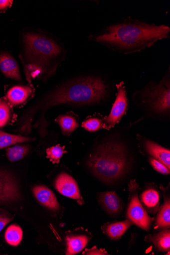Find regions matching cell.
<instances>
[{"label":"cell","mask_w":170,"mask_h":255,"mask_svg":"<svg viewBox=\"0 0 170 255\" xmlns=\"http://www.w3.org/2000/svg\"><path fill=\"white\" fill-rule=\"evenodd\" d=\"M110 129L97 139L86 166L103 183L117 186L131 180L139 165V149L130 127Z\"/></svg>","instance_id":"obj_1"},{"label":"cell","mask_w":170,"mask_h":255,"mask_svg":"<svg viewBox=\"0 0 170 255\" xmlns=\"http://www.w3.org/2000/svg\"><path fill=\"white\" fill-rule=\"evenodd\" d=\"M170 28L130 17L121 19L102 31L95 40L113 51L131 54L151 48L169 36Z\"/></svg>","instance_id":"obj_2"},{"label":"cell","mask_w":170,"mask_h":255,"mask_svg":"<svg viewBox=\"0 0 170 255\" xmlns=\"http://www.w3.org/2000/svg\"><path fill=\"white\" fill-rule=\"evenodd\" d=\"M111 91L110 84L103 76L76 78L54 89L30 112L60 105L83 106L101 104L108 100Z\"/></svg>","instance_id":"obj_3"},{"label":"cell","mask_w":170,"mask_h":255,"mask_svg":"<svg viewBox=\"0 0 170 255\" xmlns=\"http://www.w3.org/2000/svg\"><path fill=\"white\" fill-rule=\"evenodd\" d=\"M132 100L144 113V117L140 120L152 119L169 121L170 119V67L160 81H150L142 89L135 91Z\"/></svg>","instance_id":"obj_4"},{"label":"cell","mask_w":170,"mask_h":255,"mask_svg":"<svg viewBox=\"0 0 170 255\" xmlns=\"http://www.w3.org/2000/svg\"><path fill=\"white\" fill-rule=\"evenodd\" d=\"M26 53L35 61L47 63L61 60L63 50L62 46L53 39L43 35L28 33L23 37Z\"/></svg>","instance_id":"obj_5"},{"label":"cell","mask_w":170,"mask_h":255,"mask_svg":"<svg viewBox=\"0 0 170 255\" xmlns=\"http://www.w3.org/2000/svg\"><path fill=\"white\" fill-rule=\"evenodd\" d=\"M139 185L135 179L129 183V198L126 217L133 224L149 231L155 221L151 218L141 203L138 195Z\"/></svg>","instance_id":"obj_6"},{"label":"cell","mask_w":170,"mask_h":255,"mask_svg":"<svg viewBox=\"0 0 170 255\" xmlns=\"http://www.w3.org/2000/svg\"><path fill=\"white\" fill-rule=\"evenodd\" d=\"M117 93L115 101L109 115L104 118L103 128L107 130L113 128L126 114L129 101L127 91L124 82L116 85Z\"/></svg>","instance_id":"obj_7"},{"label":"cell","mask_w":170,"mask_h":255,"mask_svg":"<svg viewBox=\"0 0 170 255\" xmlns=\"http://www.w3.org/2000/svg\"><path fill=\"white\" fill-rule=\"evenodd\" d=\"M139 151L144 155L152 157L170 169V151L147 137L137 134Z\"/></svg>","instance_id":"obj_8"},{"label":"cell","mask_w":170,"mask_h":255,"mask_svg":"<svg viewBox=\"0 0 170 255\" xmlns=\"http://www.w3.org/2000/svg\"><path fill=\"white\" fill-rule=\"evenodd\" d=\"M20 198L15 178L8 172L0 170V203L15 202Z\"/></svg>","instance_id":"obj_9"},{"label":"cell","mask_w":170,"mask_h":255,"mask_svg":"<svg viewBox=\"0 0 170 255\" xmlns=\"http://www.w3.org/2000/svg\"><path fill=\"white\" fill-rule=\"evenodd\" d=\"M140 201L147 213L156 215L160 207L161 196L159 190L154 183H146L145 188L141 191Z\"/></svg>","instance_id":"obj_10"},{"label":"cell","mask_w":170,"mask_h":255,"mask_svg":"<svg viewBox=\"0 0 170 255\" xmlns=\"http://www.w3.org/2000/svg\"><path fill=\"white\" fill-rule=\"evenodd\" d=\"M97 199L105 212L112 218L118 217L123 212L124 202L115 192L99 193Z\"/></svg>","instance_id":"obj_11"},{"label":"cell","mask_w":170,"mask_h":255,"mask_svg":"<svg viewBox=\"0 0 170 255\" xmlns=\"http://www.w3.org/2000/svg\"><path fill=\"white\" fill-rule=\"evenodd\" d=\"M55 187L57 191L63 196L83 201L77 182L68 174L65 172L60 173L55 180Z\"/></svg>","instance_id":"obj_12"},{"label":"cell","mask_w":170,"mask_h":255,"mask_svg":"<svg viewBox=\"0 0 170 255\" xmlns=\"http://www.w3.org/2000/svg\"><path fill=\"white\" fill-rule=\"evenodd\" d=\"M161 189L163 192L164 202L160 207L158 214L154 225L156 232L169 229L170 227V197L168 190L161 185Z\"/></svg>","instance_id":"obj_13"},{"label":"cell","mask_w":170,"mask_h":255,"mask_svg":"<svg viewBox=\"0 0 170 255\" xmlns=\"http://www.w3.org/2000/svg\"><path fill=\"white\" fill-rule=\"evenodd\" d=\"M33 192L37 200L48 209L54 212L60 211V204L51 190L42 185H38L33 188Z\"/></svg>","instance_id":"obj_14"},{"label":"cell","mask_w":170,"mask_h":255,"mask_svg":"<svg viewBox=\"0 0 170 255\" xmlns=\"http://www.w3.org/2000/svg\"><path fill=\"white\" fill-rule=\"evenodd\" d=\"M133 224L127 219L105 224L102 227L103 233L110 240L118 241L122 237Z\"/></svg>","instance_id":"obj_15"},{"label":"cell","mask_w":170,"mask_h":255,"mask_svg":"<svg viewBox=\"0 0 170 255\" xmlns=\"http://www.w3.org/2000/svg\"><path fill=\"white\" fill-rule=\"evenodd\" d=\"M145 241L153 246L159 252H170V228L159 231L158 233L145 237Z\"/></svg>","instance_id":"obj_16"},{"label":"cell","mask_w":170,"mask_h":255,"mask_svg":"<svg viewBox=\"0 0 170 255\" xmlns=\"http://www.w3.org/2000/svg\"><path fill=\"white\" fill-rule=\"evenodd\" d=\"M0 69L6 77L17 81L21 80L17 63L9 54H0Z\"/></svg>","instance_id":"obj_17"},{"label":"cell","mask_w":170,"mask_h":255,"mask_svg":"<svg viewBox=\"0 0 170 255\" xmlns=\"http://www.w3.org/2000/svg\"><path fill=\"white\" fill-rule=\"evenodd\" d=\"M90 238L85 235H68L66 238L67 250L66 255H76L81 252L87 246Z\"/></svg>","instance_id":"obj_18"},{"label":"cell","mask_w":170,"mask_h":255,"mask_svg":"<svg viewBox=\"0 0 170 255\" xmlns=\"http://www.w3.org/2000/svg\"><path fill=\"white\" fill-rule=\"evenodd\" d=\"M32 93V90L28 86H16L9 90L7 98L11 105L16 106L25 103Z\"/></svg>","instance_id":"obj_19"},{"label":"cell","mask_w":170,"mask_h":255,"mask_svg":"<svg viewBox=\"0 0 170 255\" xmlns=\"http://www.w3.org/2000/svg\"><path fill=\"white\" fill-rule=\"evenodd\" d=\"M56 122L59 125L62 134L65 136H69L79 127L77 117L72 113L59 116L56 119Z\"/></svg>","instance_id":"obj_20"},{"label":"cell","mask_w":170,"mask_h":255,"mask_svg":"<svg viewBox=\"0 0 170 255\" xmlns=\"http://www.w3.org/2000/svg\"><path fill=\"white\" fill-rule=\"evenodd\" d=\"M34 140L35 138L20 135L11 134L0 131V149H3L18 143L32 141Z\"/></svg>","instance_id":"obj_21"},{"label":"cell","mask_w":170,"mask_h":255,"mask_svg":"<svg viewBox=\"0 0 170 255\" xmlns=\"http://www.w3.org/2000/svg\"><path fill=\"white\" fill-rule=\"evenodd\" d=\"M5 240L11 246H18L22 238V231L20 227L17 225L10 226L5 233Z\"/></svg>","instance_id":"obj_22"},{"label":"cell","mask_w":170,"mask_h":255,"mask_svg":"<svg viewBox=\"0 0 170 255\" xmlns=\"http://www.w3.org/2000/svg\"><path fill=\"white\" fill-rule=\"evenodd\" d=\"M29 148L25 145H16L7 149V158L11 162L22 159L28 154Z\"/></svg>","instance_id":"obj_23"},{"label":"cell","mask_w":170,"mask_h":255,"mask_svg":"<svg viewBox=\"0 0 170 255\" xmlns=\"http://www.w3.org/2000/svg\"><path fill=\"white\" fill-rule=\"evenodd\" d=\"M103 119L102 116L98 115L85 121L82 126L87 131L94 132L103 128Z\"/></svg>","instance_id":"obj_24"},{"label":"cell","mask_w":170,"mask_h":255,"mask_svg":"<svg viewBox=\"0 0 170 255\" xmlns=\"http://www.w3.org/2000/svg\"><path fill=\"white\" fill-rule=\"evenodd\" d=\"M46 152L47 157L49 158L53 164H58L63 154L66 151L64 150V147L58 145L48 148L46 149Z\"/></svg>","instance_id":"obj_25"},{"label":"cell","mask_w":170,"mask_h":255,"mask_svg":"<svg viewBox=\"0 0 170 255\" xmlns=\"http://www.w3.org/2000/svg\"><path fill=\"white\" fill-rule=\"evenodd\" d=\"M10 118V110L8 105L4 101H0V128L8 125Z\"/></svg>","instance_id":"obj_26"},{"label":"cell","mask_w":170,"mask_h":255,"mask_svg":"<svg viewBox=\"0 0 170 255\" xmlns=\"http://www.w3.org/2000/svg\"><path fill=\"white\" fill-rule=\"evenodd\" d=\"M148 161L152 167L158 172L165 175L170 174V169L161 162L152 157H148Z\"/></svg>","instance_id":"obj_27"},{"label":"cell","mask_w":170,"mask_h":255,"mask_svg":"<svg viewBox=\"0 0 170 255\" xmlns=\"http://www.w3.org/2000/svg\"><path fill=\"white\" fill-rule=\"evenodd\" d=\"M83 255H107L109 254L106 251H105V250L99 249L96 247H94L91 249L86 250V251L83 253Z\"/></svg>","instance_id":"obj_28"},{"label":"cell","mask_w":170,"mask_h":255,"mask_svg":"<svg viewBox=\"0 0 170 255\" xmlns=\"http://www.w3.org/2000/svg\"><path fill=\"white\" fill-rule=\"evenodd\" d=\"M12 220V218L4 215L0 214V232Z\"/></svg>","instance_id":"obj_29"},{"label":"cell","mask_w":170,"mask_h":255,"mask_svg":"<svg viewBox=\"0 0 170 255\" xmlns=\"http://www.w3.org/2000/svg\"><path fill=\"white\" fill-rule=\"evenodd\" d=\"M12 2L10 0H0V10H3L9 7Z\"/></svg>","instance_id":"obj_30"}]
</instances>
